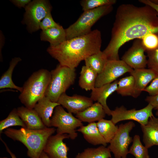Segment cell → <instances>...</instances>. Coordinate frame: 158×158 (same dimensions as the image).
<instances>
[{"label":"cell","mask_w":158,"mask_h":158,"mask_svg":"<svg viewBox=\"0 0 158 158\" xmlns=\"http://www.w3.org/2000/svg\"><path fill=\"white\" fill-rule=\"evenodd\" d=\"M93 102L90 97L77 95L71 96L65 93L60 96L57 103L68 112L76 114L92 105Z\"/></svg>","instance_id":"obj_14"},{"label":"cell","mask_w":158,"mask_h":158,"mask_svg":"<svg viewBox=\"0 0 158 158\" xmlns=\"http://www.w3.org/2000/svg\"><path fill=\"white\" fill-rule=\"evenodd\" d=\"M129 73L135 80V98L140 95L147 85L158 75L155 71L150 68L133 69Z\"/></svg>","instance_id":"obj_16"},{"label":"cell","mask_w":158,"mask_h":158,"mask_svg":"<svg viewBox=\"0 0 158 158\" xmlns=\"http://www.w3.org/2000/svg\"><path fill=\"white\" fill-rule=\"evenodd\" d=\"M0 158H7L6 157H1Z\"/></svg>","instance_id":"obj_43"},{"label":"cell","mask_w":158,"mask_h":158,"mask_svg":"<svg viewBox=\"0 0 158 158\" xmlns=\"http://www.w3.org/2000/svg\"><path fill=\"white\" fill-rule=\"evenodd\" d=\"M116 2V0H83L80 1V4L84 11L104 6L113 5Z\"/></svg>","instance_id":"obj_31"},{"label":"cell","mask_w":158,"mask_h":158,"mask_svg":"<svg viewBox=\"0 0 158 158\" xmlns=\"http://www.w3.org/2000/svg\"><path fill=\"white\" fill-rule=\"evenodd\" d=\"M118 80L105 84L99 87H95L92 91L90 98L93 101H97L103 106L106 114L111 115V110L107 104L108 97L116 91L118 87Z\"/></svg>","instance_id":"obj_15"},{"label":"cell","mask_w":158,"mask_h":158,"mask_svg":"<svg viewBox=\"0 0 158 158\" xmlns=\"http://www.w3.org/2000/svg\"><path fill=\"white\" fill-rule=\"evenodd\" d=\"M77 130L82 134L84 139L88 143L94 145L107 146V143L100 134L96 123H89L86 126L80 127Z\"/></svg>","instance_id":"obj_21"},{"label":"cell","mask_w":158,"mask_h":158,"mask_svg":"<svg viewBox=\"0 0 158 158\" xmlns=\"http://www.w3.org/2000/svg\"><path fill=\"white\" fill-rule=\"evenodd\" d=\"M132 144L129 150L128 153L133 155L135 158H150L148 148L143 146L140 141L139 135L134 136Z\"/></svg>","instance_id":"obj_30"},{"label":"cell","mask_w":158,"mask_h":158,"mask_svg":"<svg viewBox=\"0 0 158 158\" xmlns=\"http://www.w3.org/2000/svg\"><path fill=\"white\" fill-rule=\"evenodd\" d=\"M141 40L146 51L153 50L158 47V36L154 34L146 35Z\"/></svg>","instance_id":"obj_32"},{"label":"cell","mask_w":158,"mask_h":158,"mask_svg":"<svg viewBox=\"0 0 158 158\" xmlns=\"http://www.w3.org/2000/svg\"><path fill=\"white\" fill-rule=\"evenodd\" d=\"M156 115L158 116V109H157V111L156 113Z\"/></svg>","instance_id":"obj_42"},{"label":"cell","mask_w":158,"mask_h":158,"mask_svg":"<svg viewBox=\"0 0 158 158\" xmlns=\"http://www.w3.org/2000/svg\"><path fill=\"white\" fill-rule=\"evenodd\" d=\"M60 25L54 20L51 12H50L40 22V28L42 31L52 28L59 27Z\"/></svg>","instance_id":"obj_34"},{"label":"cell","mask_w":158,"mask_h":158,"mask_svg":"<svg viewBox=\"0 0 158 158\" xmlns=\"http://www.w3.org/2000/svg\"><path fill=\"white\" fill-rule=\"evenodd\" d=\"M40 158H49L47 154L43 151L42 152Z\"/></svg>","instance_id":"obj_40"},{"label":"cell","mask_w":158,"mask_h":158,"mask_svg":"<svg viewBox=\"0 0 158 158\" xmlns=\"http://www.w3.org/2000/svg\"><path fill=\"white\" fill-rule=\"evenodd\" d=\"M59 105L58 103L53 102L44 96L38 101L33 109L45 126L50 128V118L53 114L55 107Z\"/></svg>","instance_id":"obj_18"},{"label":"cell","mask_w":158,"mask_h":158,"mask_svg":"<svg viewBox=\"0 0 158 158\" xmlns=\"http://www.w3.org/2000/svg\"><path fill=\"white\" fill-rule=\"evenodd\" d=\"M99 131L107 143H110L116 133L118 126L111 121L103 118L97 123Z\"/></svg>","instance_id":"obj_25"},{"label":"cell","mask_w":158,"mask_h":158,"mask_svg":"<svg viewBox=\"0 0 158 158\" xmlns=\"http://www.w3.org/2000/svg\"><path fill=\"white\" fill-rule=\"evenodd\" d=\"M135 126L132 121L119 126L116 133L108 147L115 158H127L128 146L133 140L130 135V133Z\"/></svg>","instance_id":"obj_9"},{"label":"cell","mask_w":158,"mask_h":158,"mask_svg":"<svg viewBox=\"0 0 158 158\" xmlns=\"http://www.w3.org/2000/svg\"><path fill=\"white\" fill-rule=\"evenodd\" d=\"M116 91L123 96H131L135 98V81L133 77L130 75L118 80Z\"/></svg>","instance_id":"obj_27"},{"label":"cell","mask_w":158,"mask_h":158,"mask_svg":"<svg viewBox=\"0 0 158 158\" xmlns=\"http://www.w3.org/2000/svg\"><path fill=\"white\" fill-rule=\"evenodd\" d=\"M98 74L90 67L85 65L82 66L78 81L80 87L85 90H92Z\"/></svg>","instance_id":"obj_23"},{"label":"cell","mask_w":158,"mask_h":158,"mask_svg":"<svg viewBox=\"0 0 158 158\" xmlns=\"http://www.w3.org/2000/svg\"><path fill=\"white\" fill-rule=\"evenodd\" d=\"M69 138L67 134L57 133L51 135L48 138L43 151L49 158H68L67 153L69 149L63 140Z\"/></svg>","instance_id":"obj_13"},{"label":"cell","mask_w":158,"mask_h":158,"mask_svg":"<svg viewBox=\"0 0 158 158\" xmlns=\"http://www.w3.org/2000/svg\"><path fill=\"white\" fill-rule=\"evenodd\" d=\"M153 107L150 104L144 108L139 110L133 109L127 110L124 106L116 107L111 110V121L116 124L121 121L132 120L138 122L140 125H145L150 118L154 116Z\"/></svg>","instance_id":"obj_10"},{"label":"cell","mask_w":158,"mask_h":158,"mask_svg":"<svg viewBox=\"0 0 158 158\" xmlns=\"http://www.w3.org/2000/svg\"><path fill=\"white\" fill-rule=\"evenodd\" d=\"M50 72L51 78L45 96L51 101L57 102L60 96L74 83L75 70L59 64Z\"/></svg>","instance_id":"obj_5"},{"label":"cell","mask_w":158,"mask_h":158,"mask_svg":"<svg viewBox=\"0 0 158 158\" xmlns=\"http://www.w3.org/2000/svg\"><path fill=\"white\" fill-rule=\"evenodd\" d=\"M145 101L153 107V109L157 110L158 109V94L154 96H147Z\"/></svg>","instance_id":"obj_36"},{"label":"cell","mask_w":158,"mask_h":158,"mask_svg":"<svg viewBox=\"0 0 158 158\" xmlns=\"http://www.w3.org/2000/svg\"><path fill=\"white\" fill-rule=\"evenodd\" d=\"M51 77L50 72L41 69L34 72L29 77L24 83L19 96L25 107L33 109L38 101L45 96Z\"/></svg>","instance_id":"obj_4"},{"label":"cell","mask_w":158,"mask_h":158,"mask_svg":"<svg viewBox=\"0 0 158 158\" xmlns=\"http://www.w3.org/2000/svg\"><path fill=\"white\" fill-rule=\"evenodd\" d=\"M144 91L147 92L150 95L154 96L158 94V75L145 89Z\"/></svg>","instance_id":"obj_35"},{"label":"cell","mask_w":158,"mask_h":158,"mask_svg":"<svg viewBox=\"0 0 158 158\" xmlns=\"http://www.w3.org/2000/svg\"><path fill=\"white\" fill-rule=\"evenodd\" d=\"M10 1L17 7L24 8L31 1V0H11Z\"/></svg>","instance_id":"obj_37"},{"label":"cell","mask_w":158,"mask_h":158,"mask_svg":"<svg viewBox=\"0 0 158 158\" xmlns=\"http://www.w3.org/2000/svg\"><path fill=\"white\" fill-rule=\"evenodd\" d=\"M106 114L103 106L97 102L76 114L75 116L82 122L89 123L104 118Z\"/></svg>","instance_id":"obj_20"},{"label":"cell","mask_w":158,"mask_h":158,"mask_svg":"<svg viewBox=\"0 0 158 158\" xmlns=\"http://www.w3.org/2000/svg\"><path fill=\"white\" fill-rule=\"evenodd\" d=\"M113 9L112 5H108L84 11L76 22L65 29L66 40L90 33L93 25Z\"/></svg>","instance_id":"obj_6"},{"label":"cell","mask_w":158,"mask_h":158,"mask_svg":"<svg viewBox=\"0 0 158 158\" xmlns=\"http://www.w3.org/2000/svg\"><path fill=\"white\" fill-rule=\"evenodd\" d=\"M146 50L141 39H136L121 60L133 69L145 68L147 64Z\"/></svg>","instance_id":"obj_12"},{"label":"cell","mask_w":158,"mask_h":158,"mask_svg":"<svg viewBox=\"0 0 158 158\" xmlns=\"http://www.w3.org/2000/svg\"><path fill=\"white\" fill-rule=\"evenodd\" d=\"M41 40L49 42L50 46L59 45L66 40L65 30L61 25L42 30L40 34Z\"/></svg>","instance_id":"obj_22"},{"label":"cell","mask_w":158,"mask_h":158,"mask_svg":"<svg viewBox=\"0 0 158 158\" xmlns=\"http://www.w3.org/2000/svg\"><path fill=\"white\" fill-rule=\"evenodd\" d=\"M111 152L108 147L102 145L96 148H87L78 153L75 158H111Z\"/></svg>","instance_id":"obj_28"},{"label":"cell","mask_w":158,"mask_h":158,"mask_svg":"<svg viewBox=\"0 0 158 158\" xmlns=\"http://www.w3.org/2000/svg\"><path fill=\"white\" fill-rule=\"evenodd\" d=\"M23 22L31 33L40 29V25L42 20L49 13L52 6L48 0H34L31 1L25 8Z\"/></svg>","instance_id":"obj_8"},{"label":"cell","mask_w":158,"mask_h":158,"mask_svg":"<svg viewBox=\"0 0 158 158\" xmlns=\"http://www.w3.org/2000/svg\"><path fill=\"white\" fill-rule=\"evenodd\" d=\"M143 133V141L147 148L158 145V117L150 118L145 125H140Z\"/></svg>","instance_id":"obj_19"},{"label":"cell","mask_w":158,"mask_h":158,"mask_svg":"<svg viewBox=\"0 0 158 158\" xmlns=\"http://www.w3.org/2000/svg\"><path fill=\"white\" fill-rule=\"evenodd\" d=\"M101 35L97 29L82 36L66 40L59 45L49 46L47 51L59 64L75 68L87 57L101 51Z\"/></svg>","instance_id":"obj_2"},{"label":"cell","mask_w":158,"mask_h":158,"mask_svg":"<svg viewBox=\"0 0 158 158\" xmlns=\"http://www.w3.org/2000/svg\"></svg>","instance_id":"obj_44"},{"label":"cell","mask_w":158,"mask_h":158,"mask_svg":"<svg viewBox=\"0 0 158 158\" xmlns=\"http://www.w3.org/2000/svg\"><path fill=\"white\" fill-rule=\"evenodd\" d=\"M18 114L27 128L38 130L47 128L34 109L21 106L17 108Z\"/></svg>","instance_id":"obj_17"},{"label":"cell","mask_w":158,"mask_h":158,"mask_svg":"<svg viewBox=\"0 0 158 158\" xmlns=\"http://www.w3.org/2000/svg\"><path fill=\"white\" fill-rule=\"evenodd\" d=\"M56 131L54 127L34 130L22 127L19 129L8 128L3 132L15 141L21 142L28 149L30 158H40L49 137Z\"/></svg>","instance_id":"obj_3"},{"label":"cell","mask_w":158,"mask_h":158,"mask_svg":"<svg viewBox=\"0 0 158 158\" xmlns=\"http://www.w3.org/2000/svg\"><path fill=\"white\" fill-rule=\"evenodd\" d=\"M146 52L148 57L147 66L148 68L154 70L158 74V47L155 49Z\"/></svg>","instance_id":"obj_33"},{"label":"cell","mask_w":158,"mask_h":158,"mask_svg":"<svg viewBox=\"0 0 158 158\" xmlns=\"http://www.w3.org/2000/svg\"><path fill=\"white\" fill-rule=\"evenodd\" d=\"M22 60L19 57L13 58L10 63L8 70L1 76L0 79V89L10 88L16 89L20 93L23 91V87L16 85L13 82L12 76L14 68L18 63Z\"/></svg>","instance_id":"obj_24"},{"label":"cell","mask_w":158,"mask_h":158,"mask_svg":"<svg viewBox=\"0 0 158 158\" xmlns=\"http://www.w3.org/2000/svg\"><path fill=\"white\" fill-rule=\"evenodd\" d=\"M16 126L26 128L18 114L17 109L14 108L6 118L0 121V134L3 132V130L8 128L9 127Z\"/></svg>","instance_id":"obj_29"},{"label":"cell","mask_w":158,"mask_h":158,"mask_svg":"<svg viewBox=\"0 0 158 158\" xmlns=\"http://www.w3.org/2000/svg\"><path fill=\"white\" fill-rule=\"evenodd\" d=\"M84 61L85 66L99 74L103 70L108 60L103 51H100L88 57Z\"/></svg>","instance_id":"obj_26"},{"label":"cell","mask_w":158,"mask_h":158,"mask_svg":"<svg viewBox=\"0 0 158 158\" xmlns=\"http://www.w3.org/2000/svg\"><path fill=\"white\" fill-rule=\"evenodd\" d=\"M133 69L121 60H108L102 71L97 75L95 87L112 83Z\"/></svg>","instance_id":"obj_11"},{"label":"cell","mask_w":158,"mask_h":158,"mask_svg":"<svg viewBox=\"0 0 158 158\" xmlns=\"http://www.w3.org/2000/svg\"><path fill=\"white\" fill-rule=\"evenodd\" d=\"M51 127L57 128V133L68 134L69 138L74 140L78 136L76 129L83 126L82 122L72 113L67 112L61 106H56L50 119Z\"/></svg>","instance_id":"obj_7"},{"label":"cell","mask_w":158,"mask_h":158,"mask_svg":"<svg viewBox=\"0 0 158 158\" xmlns=\"http://www.w3.org/2000/svg\"><path fill=\"white\" fill-rule=\"evenodd\" d=\"M139 1L145 5H148L152 7L156 11L158 15V5L153 3L150 0H140Z\"/></svg>","instance_id":"obj_38"},{"label":"cell","mask_w":158,"mask_h":158,"mask_svg":"<svg viewBox=\"0 0 158 158\" xmlns=\"http://www.w3.org/2000/svg\"><path fill=\"white\" fill-rule=\"evenodd\" d=\"M158 36V15L151 7L123 4L116 10L111 40L103 51L108 60H119L118 51L126 43L145 35Z\"/></svg>","instance_id":"obj_1"},{"label":"cell","mask_w":158,"mask_h":158,"mask_svg":"<svg viewBox=\"0 0 158 158\" xmlns=\"http://www.w3.org/2000/svg\"><path fill=\"white\" fill-rule=\"evenodd\" d=\"M1 141L3 142V143L4 144L6 148V151L9 154L12 158H17L15 155L12 153L11 151L10 150L8 146H7L6 143L3 140L0 138Z\"/></svg>","instance_id":"obj_39"},{"label":"cell","mask_w":158,"mask_h":158,"mask_svg":"<svg viewBox=\"0 0 158 158\" xmlns=\"http://www.w3.org/2000/svg\"><path fill=\"white\" fill-rule=\"evenodd\" d=\"M150 1L154 4L158 5V0H150Z\"/></svg>","instance_id":"obj_41"}]
</instances>
